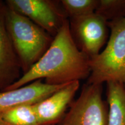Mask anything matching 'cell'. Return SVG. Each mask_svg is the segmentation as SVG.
I'll use <instances>...</instances> for the list:
<instances>
[{
    "label": "cell",
    "mask_w": 125,
    "mask_h": 125,
    "mask_svg": "<svg viewBox=\"0 0 125 125\" xmlns=\"http://www.w3.org/2000/svg\"><path fill=\"white\" fill-rule=\"evenodd\" d=\"M89 58L78 48L72 37L69 19L54 37L49 49L27 73L3 91L12 90L42 79L50 85H63L87 79Z\"/></svg>",
    "instance_id": "1"
},
{
    "label": "cell",
    "mask_w": 125,
    "mask_h": 125,
    "mask_svg": "<svg viewBox=\"0 0 125 125\" xmlns=\"http://www.w3.org/2000/svg\"><path fill=\"white\" fill-rule=\"evenodd\" d=\"M99 0H61L68 19L84 16L96 12Z\"/></svg>",
    "instance_id": "12"
},
{
    "label": "cell",
    "mask_w": 125,
    "mask_h": 125,
    "mask_svg": "<svg viewBox=\"0 0 125 125\" xmlns=\"http://www.w3.org/2000/svg\"><path fill=\"white\" fill-rule=\"evenodd\" d=\"M102 95L103 84L83 85L60 125H107L108 105Z\"/></svg>",
    "instance_id": "4"
},
{
    "label": "cell",
    "mask_w": 125,
    "mask_h": 125,
    "mask_svg": "<svg viewBox=\"0 0 125 125\" xmlns=\"http://www.w3.org/2000/svg\"><path fill=\"white\" fill-rule=\"evenodd\" d=\"M96 13L108 22L125 18V0H99Z\"/></svg>",
    "instance_id": "13"
},
{
    "label": "cell",
    "mask_w": 125,
    "mask_h": 125,
    "mask_svg": "<svg viewBox=\"0 0 125 125\" xmlns=\"http://www.w3.org/2000/svg\"><path fill=\"white\" fill-rule=\"evenodd\" d=\"M79 86L80 82L78 81L68 83L48 97L34 104L40 125H54L60 123Z\"/></svg>",
    "instance_id": "7"
},
{
    "label": "cell",
    "mask_w": 125,
    "mask_h": 125,
    "mask_svg": "<svg viewBox=\"0 0 125 125\" xmlns=\"http://www.w3.org/2000/svg\"><path fill=\"white\" fill-rule=\"evenodd\" d=\"M107 85V125H125V87L117 82H108Z\"/></svg>",
    "instance_id": "10"
},
{
    "label": "cell",
    "mask_w": 125,
    "mask_h": 125,
    "mask_svg": "<svg viewBox=\"0 0 125 125\" xmlns=\"http://www.w3.org/2000/svg\"><path fill=\"white\" fill-rule=\"evenodd\" d=\"M2 118L10 125H40L34 104H24L9 111Z\"/></svg>",
    "instance_id": "11"
},
{
    "label": "cell",
    "mask_w": 125,
    "mask_h": 125,
    "mask_svg": "<svg viewBox=\"0 0 125 125\" xmlns=\"http://www.w3.org/2000/svg\"><path fill=\"white\" fill-rule=\"evenodd\" d=\"M10 9L25 16L54 37L68 19L60 1L7 0Z\"/></svg>",
    "instance_id": "5"
},
{
    "label": "cell",
    "mask_w": 125,
    "mask_h": 125,
    "mask_svg": "<svg viewBox=\"0 0 125 125\" xmlns=\"http://www.w3.org/2000/svg\"><path fill=\"white\" fill-rule=\"evenodd\" d=\"M5 8V3L0 1V91L22 75L20 62L6 26Z\"/></svg>",
    "instance_id": "8"
},
{
    "label": "cell",
    "mask_w": 125,
    "mask_h": 125,
    "mask_svg": "<svg viewBox=\"0 0 125 125\" xmlns=\"http://www.w3.org/2000/svg\"><path fill=\"white\" fill-rule=\"evenodd\" d=\"M111 34L105 49L89 59L87 84L119 83L125 87V18L109 21Z\"/></svg>",
    "instance_id": "3"
},
{
    "label": "cell",
    "mask_w": 125,
    "mask_h": 125,
    "mask_svg": "<svg viewBox=\"0 0 125 125\" xmlns=\"http://www.w3.org/2000/svg\"><path fill=\"white\" fill-rule=\"evenodd\" d=\"M5 23L20 62L23 75L41 58L49 49L54 37L30 19L9 8L7 5Z\"/></svg>",
    "instance_id": "2"
},
{
    "label": "cell",
    "mask_w": 125,
    "mask_h": 125,
    "mask_svg": "<svg viewBox=\"0 0 125 125\" xmlns=\"http://www.w3.org/2000/svg\"><path fill=\"white\" fill-rule=\"evenodd\" d=\"M68 19L71 35L78 49L89 59L99 54L108 40L107 20L96 12Z\"/></svg>",
    "instance_id": "6"
},
{
    "label": "cell",
    "mask_w": 125,
    "mask_h": 125,
    "mask_svg": "<svg viewBox=\"0 0 125 125\" xmlns=\"http://www.w3.org/2000/svg\"><path fill=\"white\" fill-rule=\"evenodd\" d=\"M64 85H48L39 79L16 89L0 91V118L19 106L43 100Z\"/></svg>",
    "instance_id": "9"
},
{
    "label": "cell",
    "mask_w": 125,
    "mask_h": 125,
    "mask_svg": "<svg viewBox=\"0 0 125 125\" xmlns=\"http://www.w3.org/2000/svg\"><path fill=\"white\" fill-rule=\"evenodd\" d=\"M0 125H10L8 123H7L5 121L3 120L2 118H0Z\"/></svg>",
    "instance_id": "14"
}]
</instances>
